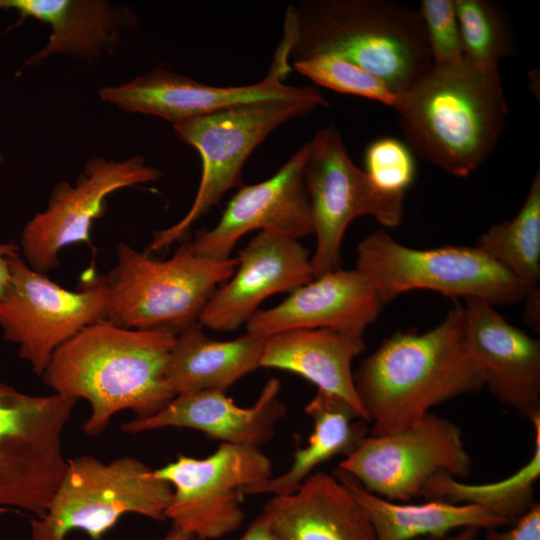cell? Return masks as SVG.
I'll return each instance as SVG.
<instances>
[{
  "instance_id": "obj_13",
  "label": "cell",
  "mask_w": 540,
  "mask_h": 540,
  "mask_svg": "<svg viewBox=\"0 0 540 540\" xmlns=\"http://www.w3.org/2000/svg\"><path fill=\"white\" fill-rule=\"evenodd\" d=\"M471 467L461 429L432 412L404 430L368 434L339 464L365 490L400 502L422 496L439 474L463 478Z\"/></svg>"
},
{
  "instance_id": "obj_14",
  "label": "cell",
  "mask_w": 540,
  "mask_h": 540,
  "mask_svg": "<svg viewBox=\"0 0 540 540\" xmlns=\"http://www.w3.org/2000/svg\"><path fill=\"white\" fill-rule=\"evenodd\" d=\"M162 171L147 165L141 155L116 161L102 157L88 160L74 184L58 182L47 207L22 229L19 251L26 264L47 274L58 265L64 248L91 244V229L104 214L107 197L128 187L157 181Z\"/></svg>"
},
{
  "instance_id": "obj_21",
  "label": "cell",
  "mask_w": 540,
  "mask_h": 540,
  "mask_svg": "<svg viewBox=\"0 0 540 540\" xmlns=\"http://www.w3.org/2000/svg\"><path fill=\"white\" fill-rule=\"evenodd\" d=\"M280 540H376L369 515L336 476L314 472L262 511Z\"/></svg>"
},
{
  "instance_id": "obj_10",
  "label": "cell",
  "mask_w": 540,
  "mask_h": 540,
  "mask_svg": "<svg viewBox=\"0 0 540 540\" xmlns=\"http://www.w3.org/2000/svg\"><path fill=\"white\" fill-rule=\"evenodd\" d=\"M316 249L314 278L341 268V245L348 225L370 215L387 227L401 223L405 195L380 191L350 158L339 130L328 125L308 141L304 169Z\"/></svg>"
},
{
  "instance_id": "obj_27",
  "label": "cell",
  "mask_w": 540,
  "mask_h": 540,
  "mask_svg": "<svg viewBox=\"0 0 540 540\" xmlns=\"http://www.w3.org/2000/svg\"><path fill=\"white\" fill-rule=\"evenodd\" d=\"M534 449L529 461L513 475L488 484H467L439 474L425 486L422 496L453 503L474 504L513 524L535 504L534 484L540 475V416L531 420Z\"/></svg>"
},
{
  "instance_id": "obj_19",
  "label": "cell",
  "mask_w": 540,
  "mask_h": 540,
  "mask_svg": "<svg viewBox=\"0 0 540 540\" xmlns=\"http://www.w3.org/2000/svg\"><path fill=\"white\" fill-rule=\"evenodd\" d=\"M383 306L362 273L356 268H339L313 278L277 306L258 310L246 323V329L263 337L315 328L363 336Z\"/></svg>"
},
{
  "instance_id": "obj_1",
  "label": "cell",
  "mask_w": 540,
  "mask_h": 540,
  "mask_svg": "<svg viewBox=\"0 0 540 540\" xmlns=\"http://www.w3.org/2000/svg\"><path fill=\"white\" fill-rule=\"evenodd\" d=\"M175 339L167 331L100 319L61 345L41 376L54 393L89 403L83 431L97 436L116 413L131 410L136 418L148 417L175 397L166 379Z\"/></svg>"
},
{
  "instance_id": "obj_6",
  "label": "cell",
  "mask_w": 540,
  "mask_h": 540,
  "mask_svg": "<svg viewBox=\"0 0 540 540\" xmlns=\"http://www.w3.org/2000/svg\"><path fill=\"white\" fill-rule=\"evenodd\" d=\"M172 494L170 484L138 458L68 459L46 513L30 522L31 540H65L73 530L100 540L126 514L164 520Z\"/></svg>"
},
{
  "instance_id": "obj_31",
  "label": "cell",
  "mask_w": 540,
  "mask_h": 540,
  "mask_svg": "<svg viewBox=\"0 0 540 540\" xmlns=\"http://www.w3.org/2000/svg\"><path fill=\"white\" fill-rule=\"evenodd\" d=\"M366 174L380 191L405 195L415 178V162L408 146L395 138L373 141L365 152Z\"/></svg>"
},
{
  "instance_id": "obj_16",
  "label": "cell",
  "mask_w": 540,
  "mask_h": 540,
  "mask_svg": "<svg viewBox=\"0 0 540 540\" xmlns=\"http://www.w3.org/2000/svg\"><path fill=\"white\" fill-rule=\"evenodd\" d=\"M308 142L270 178L240 187L218 223L189 241L195 254L226 260L236 242L260 229L298 240L313 233L310 202L304 179Z\"/></svg>"
},
{
  "instance_id": "obj_36",
  "label": "cell",
  "mask_w": 540,
  "mask_h": 540,
  "mask_svg": "<svg viewBox=\"0 0 540 540\" xmlns=\"http://www.w3.org/2000/svg\"><path fill=\"white\" fill-rule=\"evenodd\" d=\"M477 533H478V529L476 528H465L460 533L452 537H448V536L444 538L426 537V538H419L416 540H476Z\"/></svg>"
},
{
  "instance_id": "obj_23",
  "label": "cell",
  "mask_w": 540,
  "mask_h": 540,
  "mask_svg": "<svg viewBox=\"0 0 540 540\" xmlns=\"http://www.w3.org/2000/svg\"><path fill=\"white\" fill-rule=\"evenodd\" d=\"M365 349L363 336L328 328L294 329L266 338L260 367L289 371L334 394L368 422L358 398L352 361Z\"/></svg>"
},
{
  "instance_id": "obj_26",
  "label": "cell",
  "mask_w": 540,
  "mask_h": 540,
  "mask_svg": "<svg viewBox=\"0 0 540 540\" xmlns=\"http://www.w3.org/2000/svg\"><path fill=\"white\" fill-rule=\"evenodd\" d=\"M305 411L314 424L307 445L294 453L286 472L246 487L244 496L292 493L317 466L338 455L348 456L369 434V423L361 419L349 403L323 390H317Z\"/></svg>"
},
{
  "instance_id": "obj_24",
  "label": "cell",
  "mask_w": 540,
  "mask_h": 540,
  "mask_svg": "<svg viewBox=\"0 0 540 540\" xmlns=\"http://www.w3.org/2000/svg\"><path fill=\"white\" fill-rule=\"evenodd\" d=\"M267 337L246 332L219 341L209 338L197 322L176 335L167 370L175 396L201 390L226 391L246 374L260 367Z\"/></svg>"
},
{
  "instance_id": "obj_35",
  "label": "cell",
  "mask_w": 540,
  "mask_h": 540,
  "mask_svg": "<svg viewBox=\"0 0 540 540\" xmlns=\"http://www.w3.org/2000/svg\"><path fill=\"white\" fill-rule=\"evenodd\" d=\"M17 252H20L19 246L14 241L0 243V297L9 285L11 278L10 259Z\"/></svg>"
},
{
  "instance_id": "obj_30",
  "label": "cell",
  "mask_w": 540,
  "mask_h": 540,
  "mask_svg": "<svg viewBox=\"0 0 540 540\" xmlns=\"http://www.w3.org/2000/svg\"><path fill=\"white\" fill-rule=\"evenodd\" d=\"M313 82L343 94L378 101L396 109L401 96L387 83L336 54H319L292 64Z\"/></svg>"
},
{
  "instance_id": "obj_20",
  "label": "cell",
  "mask_w": 540,
  "mask_h": 540,
  "mask_svg": "<svg viewBox=\"0 0 540 540\" xmlns=\"http://www.w3.org/2000/svg\"><path fill=\"white\" fill-rule=\"evenodd\" d=\"M280 381L271 378L250 407H239L221 390H201L175 396L157 413L122 424L136 434L166 427L190 428L222 443L259 447L268 442L286 409L279 398Z\"/></svg>"
},
{
  "instance_id": "obj_18",
  "label": "cell",
  "mask_w": 540,
  "mask_h": 540,
  "mask_svg": "<svg viewBox=\"0 0 540 540\" xmlns=\"http://www.w3.org/2000/svg\"><path fill=\"white\" fill-rule=\"evenodd\" d=\"M237 261L234 274L216 289L202 311V326L235 330L249 321L267 297L292 292L314 278L309 251L298 240L269 231H259Z\"/></svg>"
},
{
  "instance_id": "obj_7",
  "label": "cell",
  "mask_w": 540,
  "mask_h": 540,
  "mask_svg": "<svg viewBox=\"0 0 540 540\" xmlns=\"http://www.w3.org/2000/svg\"><path fill=\"white\" fill-rule=\"evenodd\" d=\"M356 269L383 305L417 289L479 299L492 306L517 303L527 293L523 283L476 246L414 249L383 230L370 233L358 244Z\"/></svg>"
},
{
  "instance_id": "obj_5",
  "label": "cell",
  "mask_w": 540,
  "mask_h": 540,
  "mask_svg": "<svg viewBox=\"0 0 540 540\" xmlns=\"http://www.w3.org/2000/svg\"><path fill=\"white\" fill-rule=\"evenodd\" d=\"M116 258L104 276L105 319L125 328L175 335L199 322L213 293L234 274L238 264L237 258L201 257L189 241L166 260L118 243Z\"/></svg>"
},
{
  "instance_id": "obj_2",
  "label": "cell",
  "mask_w": 540,
  "mask_h": 540,
  "mask_svg": "<svg viewBox=\"0 0 540 540\" xmlns=\"http://www.w3.org/2000/svg\"><path fill=\"white\" fill-rule=\"evenodd\" d=\"M369 435L404 430L431 408L480 391L481 373L464 344V309L455 302L436 327L424 333L398 332L353 372Z\"/></svg>"
},
{
  "instance_id": "obj_3",
  "label": "cell",
  "mask_w": 540,
  "mask_h": 540,
  "mask_svg": "<svg viewBox=\"0 0 540 540\" xmlns=\"http://www.w3.org/2000/svg\"><path fill=\"white\" fill-rule=\"evenodd\" d=\"M395 110L411 152L457 177L491 155L508 115L498 66L464 58L433 65Z\"/></svg>"
},
{
  "instance_id": "obj_17",
  "label": "cell",
  "mask_w": 540,
  "mask_h": 540,
  "mask_svg": "<svg viewBox=\"0 0 540 540\" xmlns=\"http://www.w3.org/2000/svg\"><path fill=\"white\" fill-rule=\"evenodd\" d=\"M464 344L484 386L530 419L540 416V341L479 299H464Z\"/></svg>"
},
{
  "instance_id": "obj_12",
  "label": "cell",
  "mask_w": 540,
  "mask_h": 540,
  "mask_svg": "<svg viewBox=\"0 0 540 540\" xmlns=\"http://www.w3.org/2000/svg\"><path fill=\"white\" fill-rule=\"evenodd\" d=\"M154 473L172 487L173 528L212 540L241 526L243 490L272 477V463L259 447L221 443L206 458L179 455Z\"/></svg>"
},
{
  "instance_id": "obj_15",
  "label": "cell",
  "mask_w": 540,
  "mask_h": 540,
  "mask_svg": "<svg viewBox=\"0 0 540 540\" xmlns=\"http://www.w3.org/2000/svg\"><path fill=\"white\" fill-rule=\"evenodd\" d=\"M291 65L286 50L278 47L268 74L258 83L243 86H211L162 67L129 82L99 90L102 101L122 111L160 117L173 125L226 108L267 101L309 102L328 106L313 86L284 84Z\"/></svg>"
},
{
  "instance_id": "obj_34",
  "label": "cell",
  "mask_w": 540,
  "mask_h": 540,
  "mask_svg": "<svg viewBox=\"0 0 540 540\" xmlns=\"http://www.w3.org/2000/svg\"><path fill=\"white\" fill-rule=\"evenodd\" d=\"M196 540H205L198 539ZM238 540H280L277 534L274 532L267 516L261 512V514L249 525L248 529Z\"/></svg>"
},
{
  "instance_id": "obj_4",
  "label": "cell",
  "mask_w": 540,
  "mask_h": 540,
  "mask_svg": "<svg viewBox=\"0 0 540 540\" xmlns=\"http://www.w3.org/2000/svg\"><path fill=\"white\" fill-rule=\"evenodd\" d=\"M283 36L292 64L336 54L401 97L433 66L418 11L393 1L303 0L288 7Z\"/></svg>"
},
{
  "instance_id": "obj_25",
  "label": "cell",
  "mask_w": 540,
  "mask_h": 540,
  "mask_svg": "<svg viewBox=\"0 0 540 540\" xmlns=\"http://www.w3.org/2000/svg\"><path fill=\"white\" fill-rule=\"evenodd\" d=\"M337 477L363 506L376 540L444 538L456 528H497L506 520L474 504L429 499L421 504L396 503L365 490L342 471Z\"/></svg>"
},
{
  "instance_id": "obj_32",
  "label": "cell",
  "mask_w": 540,
  "mask_h": 540,
  "mask_svg": "<svg viewBox=\"0 0 540 540\" xmlns=\"http://www.w3.org/2000/svg\"><path fill=\"white\" fill-rule=\"evenodd\" d=\"M417 11L433 65L462 60V43L454 0H422Z\"/></svg>"
},
{
  "instance_id": "obj_33",
  "label": "cell",
  "mask_w": 540,
  "mask_h": 540,
  "mask_svg": "<svg viewBox=\"0 0 540 540\" xmlns=\"http://www.w3.org/2000/svg\"><path fill=\"white\" fill-rule=\"evenodd\" d=\"M484 540H540V505L536 503L505 531L486 529Z\"/></svg>"
},
{
  "instance_id": "obj_11",
  "label": "cell",
  "mask_w": 540,
  "mask_h": 540,
  "mask_svg": "<svg viewBox=\"0 0 540 540\" xmlns=\"http://www.w3.org/2000/svg\"><path fill=\"white\" fill-rule=\"evenodd\" d=\"M10 268L9 285L0 297V329L41 376L61 345L105 318V278L91 274L78 290H67L29 267L19 252L12 255Z\"/></svg>"
},
{
  "instance_id": "obj_8",
  "label": "cell",
  "mask_w": 540,
  "mask_h": 540,
  "mask_svg": "<svg viewBox=\"0 0 540 540\" xmlns=\"http://www.w3.org/2000/svg\"><path fill=\"white\" fill-rule=\"evenodd\" d=\"M319 106L309 102L267 101L234 106L173 125L179 140L200 154L202 174L192 206L174 225L156 231L146 254L181 241L192 226L232 188L252 151L278 126Z\"/></svg>"
},
{
  "instance_id": "obj_22",
  "label": "cell",
  "mask_w": 540,
  "mask_h": 540,
  "mask_svg": "<svg viewBox=\"0 0 540 540\" xmlns=\"http://www.w3.org/2000/svg\"><path fill=\"white\" fill-rule=\"evenodd\" d=\"M0 11H14L50 29L47 44L22 64L19 72L55 54L92 58L117 45L121 28L133 25L132 12L104 0H0Z\"/></svg>"
},
{
  "instance_id": "obj_9",
  "label": "cell",
  "mask_w": 540,
  "mask_h": 540,
  "mask_svg": "<svg viewBox=\"0 0 540 540\" xmlns=\"http://www.w3.org/2000/svg\"><path fill=\"white\" fill-rule=\"evenodd\" d=\"M76 402L0 382V510L46 513L67 468L62 435Z\"/></svg>"
},
{
  "instance_id": "obj_29",
  "label": "cell",
  "mask_w": 540,
  "mask_h": 540,
  "mask_svg": "<svg viewBox=\"0 0 540 540\" xmlns=\"http://www.w3.org/2000/svg\"><path fill=\"white\" fill-rule=\"evenodd\" d=\"M463 58L478 65L498 66L514 52L511 28L500 8L487 0H454Z\"/></svg>"
},
{
  "instance_id": "obj_38",
  "label": "cell",
  "mask_w": 540,
  "mask_h": 540,
  "mask_svg": "<svg viewBox=\"0 0 540 540\" xmlns=\"http://www.w3.org/2000/svg\"><path fill=\"white\" fill-rule=\"evenodd\" d=\"M4 161V156L2 154V152L0 151V163H2Z\"/></svg>"
},
{
  "instance_id": "obj_28",
  "label": "cell",
  "mask_w": 540,
  "mask_h": 540,
  "mask_svg": "<svg viewBox=\"0 0 540 540\" xmlns=\"http://www.w3.org/2000/svg\"><path fill=\"white\" fill-rule=\"evenodd\" d=\"M475 246L523 283L525 298L540 295L539 170L516 216L491 226Z\"/></svg>"
},
{
  "instance_id": "obj_37",
  "label": "cell",
  "mask_w": 540,
  "mask_h": 540,
  "mask_svg": "<svg viewBox=\"0 0 540 540\" xmlns=\"http://www.w3.org/2000/svg\"><path fill=\"white\" fill-rule=\"evenodd\" d=\"M192 537L181 532L178 529L173 528L166 536L158 540H191Z\"/></svg>"
}]
</instances>
